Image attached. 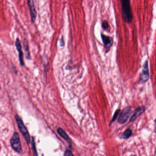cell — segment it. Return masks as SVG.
<instances>
[{
	"mask_svg": "<svg viewBox=\"0 0 156 156\" xmlns=\"http://www.w3.org/2000/svg\"><path fill=\"white\" fill-rule=\"evenodd\" d=\"M121 2L123 20L126 23H131L133 20L131 0H121Z\"/></svg>",
	"mask_w": 156,
	"mask_h": 156,
	"instance_id": "obj_1",
	"label": "cell"
},
{
	"mask_svg": "<svg viewBox=\"0 0 156 156\" xmlns=\"http://www.w3.org/2000/svg\"><path fill=\"white\" fill-rule=\"evenodd\" d=\"M15 118L17 126H18L20 132L23 135V136L24 137L27 144H29L30 142V135H29L28 131H27L26 126H25L22 119L20 118V116L18 115H16L15 116Z\"/></svg>",
	"mask_w": 156,
	"mask_h": 156,
	"instance_id": "obj_2",
	"label": "cell"
},
{
	"mask_svg": "<svg viewBox=\"0 0 156 156\" xmlns=\"http://www.w3.org/2000/svg\"><path fill=\"white\" fill-rule=\"evenodd\" d=\"M12 148L17 153H20L22 150L20 137L18 133L15 132L14 133L10 141Z\"/></svg>",
	"mask_w": 156,
	"mask_h": 156,
	"instance_id": "obj_3",
	"label": "cell"
},
{
	"mask_svg": "<svg viewBox=\"0 0 156 156\" xmlns=\"http://www.w3.org/2000/svg\"><path fill=\"white\" fill-rule=\"evenodd\" d=\"M132 112V107L131 106H127L124 108L118 118V122L121 124L125 123L130 118Z\"/></svg>",
	"mask_w": 156,
	"mask_h": 156,
	"instance_id": "obj_4",
	"label": "cell"
},
{
	"mask_svg": "<svg viewBox=\"0 0 156 156\" xmlns=\"http://www.w3.org/2000/svg\"><path fill=\"white\" fill-rule=\"evenodd\" d=\"M102 40L103 42L104 48L107 51L106 52H109L112 46L114 43V39L111 37L101 34Z\"/></svg>",
	"mask_w": 156,
	"mask_h": 156,
	"instance_id": "obj_5",
	"label": "cell"
},
{
	"mask_svg": "<svg viewBox=\"0 0 156 156\" xmlns=\"http://www.w3.org/2000/svg\"><path fill=\"white\" fill-rule=\"evenodd\" d=\"M149 72L148 69V61L147 60L145 61L143 66V71L140 76V81L143 83L147 82L149 80Z\"/></svg>",
	"mask_w": 156,
	"mask_h": 156,
	"instance_id": "obj_6",
	"label": "cell"
},
{
	"mask_svg": "<svg viewBox=\"0 0 156 156\" xmlns=\"http://www.w3.org/2000/svg\"><path fill=\"white\" fill-rule=\"evenodd\" d=\"M27 4L28 8H29V12H30L31 21H32V23H34L36 20L37 12L36 10L34 4V0H27Z\"/></svg>",
	"mask_w": 156,
	"mask_h": 156,
	"instance_id": "obj_7",
	"label": "cell"
},
{
	"mask_svg": "<svg viewBox=\"0 0 156 156\" xmlns=\"http://www.w3.org/2000/svg\"><path fill=\"white\" fill-rule=\"evenodd\" d=\"M145 112V107L144 106H139L138 108H136L135 111L133 115L130 118V122H135Z\"/></svg>",
	"mask_w": 156,
	"mask_h": 156,
	"instance_id": "obj_8",
	"label": "cell"
},
{
	"mask_svg": "<svg viewBox=\"0 0 156 156\" xmlns=\"http://www.w3.org/2000/svg\"><path fill=\"white\" fill-rule=\"evenodd\" d=\"M15 45L16 49L18 52V56H19V60L20 65L21 66H24V54H23V51H22V46H21V43L18 38H17L16 40Z\"/></svg>",
	"mask_w": 156,
	"mask_h": 156,
	"instance_id": "obj_9",
	"label": "cell"
},
{
	"mask_svg": "<svg viewBox=\"0 0 156 156\" xmlns=\"http://www.w3.org/2000/svg\"><path fill=\"white\" fill-rule=\"evenodd\" d=\"M57 131L58 133L59 134V135L60 136H61V137H62L64 140L67 141L69 144L71 145V140L70 138L68 136L67 134L66 133V132H65V131L62 129V128H58Z\"/></svg>",
	"mask_w": 156,
	"mask_h": 156,
	"instance_id": "obj_10",
	"label": "cell"
},
{
	"mask_svg": "<svg viewBox=\"0 0 156 156\" xmlns=\"http://www.w3.org/2000/svg\"><path fill=\"white\" fill-rule=\"evenodd\" d=\"M132 130L130 129H127L123 133L122 137L123 139H128V138H130L132 136Z\"/></svg>",
	"mask_w": 156,
	"mask_h": 156,
	"instance_id": "obj_11",
	"label": "cell"
},
{
	"mask_svg": "<svg viewBox=\"0 0 156 156\" xmlns=\"http://www.w3.org/2000/svg\"><path fill=\"white\" fill-rule=\"evenodd\" d=\"M102 27L105 31H109L111 29L109 22L106 20H103L101 24Z\"/></svg>",
	"mask_w": 156,
	"mask_h": 156,
	"instance_id": "obj_12",
	"label": "cell"
},
{
	"mask_svg": "<svg viewBox=\"0 0 156 156\" xmlns=\"http://www.w3.org/2000/svg\"><path fill=\"white\" fill-rule=\"evenodd\" d=\"M24 47L25 51L26 54L27 58L28 59H30V52H29V49H28V44H27V42L25 40L24 42Z\"/></svg>",
	"mask_w": 156,
	"mask_h": 156,
	"instance_id": "obj_13",
	"label": "cell"
},
{
	"mask_svg": "<svg viewBox=\"0 0 156 156\" xmlns=\"http://www.w3.org/2000/svg\"><path fill=\"white\" fill-rule=\"evenodd\" d=\"M120 112H121V110H120V109H118V110L115 111L114 114L113 116L111 121V123H110L111 124L113 122H114L116 120L117 117H118V115H119V114H120Z\"/></svg>",
	"mask_w": 156,
	"mask_h": 156,
	"instance_id": "obj_14",
	"label": "cell"
},
{
	"mask_svg": "<svg viewBox=\"0 0 156 156\" xmlns=\"http://www.w3.org/2000/svg\"><path fill=\"white\" fill-rule=\"evenodd\" d=\"M32 144L34 155L35 156H38V155L36 149L34 139V138H33V137H32Z\"/></svg>",
	"mask_w": 156,
	"mask_h": 156,
	"instance_id": "obj_15",
	"label": "cell"
},
{
	"mask_svg": "<svg viewBox=\"0 0 156 156\" xmlns=\"http://www.w3.org/2000/svg\"><path fill=\"white\" fill-rule=\"evenodd\" d=\"M64 156H74L72 152L70 150H67L65 151Z\"/></svg>",
	"mask_w": 156,
	"mask_h": 156,
	"instance_id": "obj_16",
	"label": "cell"
},
{
	"mask_svg": "<svg viewBox=\"0 0 156 156\" xmlns=\"http://www.w3.org/2000/svg\"><path fill=\"white\" fill-rule=\"evenodd\" d=\"M155 123L156 124V120H155ZM155 132L156 133V126H155Z\"/></svg>",
	"mask_w": 156,
	"mask_h": 156,
	"instance_id": "obj_17",
	"label": "cell"
},
{
	"mask_svg": "<svg viewBox=\"0 0 156 156\" xmlns=\"http://www.w3.org/2000/svg\"><path fill=\"white\" fill-rule=\"evenodd\" d=\"M136 156V155H132V156Z\"/></svg>",
	"mask_w": 156,
	"mask_h": 156,
	"instance_id": "obj_18",
	"label": "cell"
}]
</instances>
